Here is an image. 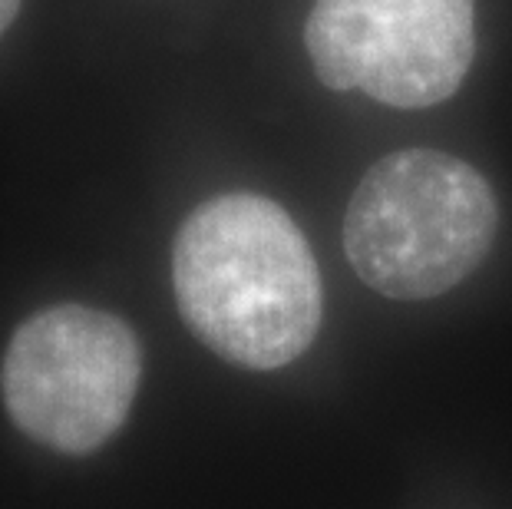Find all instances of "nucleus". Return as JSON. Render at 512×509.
<instances>
[{
	"mask_svg": "<svg viewBox=\"0 0 512 509\" xmlns=\"http://www.w3.org/2000/svg\"><path fill=\"white\" fill-rule=\"evenodd\" d=\"M496 196L470 162L440 149L377 159L344 215V252L377 295L423 301L446 295L489 255Z\"/></svg>",
	"mask_w": 512,
	"mask_h": 509,
	"instance_id": "2",
	"label": "nucleus"
},
{
	"mask_svg": "<svg viewBox=\"0 0 512 509\" xmlns=\"http://www.w3.org/2000/svg\"><path fill=\"white\" fill-rule=\"evenodd\" d=\"M304 47L328 90L427 110L473 67L476 0H314Z\"/></svg>",
	"mask_w": 512,
	"mask_h": 509,
	"instance_id": "4",
	"label": "nucleus"
},
{
	"mask_svg": "<svg viewBox=\"0 0 512 509\" xmlns=\"http://www.w3.org/2000/svg\"><path fill=\"white\" fill-rule=\"evenodd\" d=\"M172 288L205 348L248 371H275L311 348L324 291L308 238L255 192L202 202L172 245Z\"/></svg>",
	"mask_w": 512,
	"mask_h": 509,
	"instance_id": "1",
	"label": "nucleus"
},
{
	"mask_svg": "<svg viewBox=\"0 0 512 509\" xmlns=\"http://www.w3.org/2000/svg\"><path fill=\"white\" fill-rule=\"evenodd\" d=\"M143 381V348L110 311L53 305L10 338L0 391L10 420L43 447L83 457L126 424Z\"/></svg>",
	"mask_w": 512,
	"mask_h": 509,
	"instance_id": "3",
	"label": "nucleus"
},
{
	"mask_svg": "<svg viewBox=\"0 0 512 509\" xmlns=\"http://www.w3.org/2000/svg\"><path fill=\"white\" fill-rule=\"evenodd\" d=\"M17 10H20V0H0V34H4V30L14 24Z\"/></svg>",
	"mask_w": 512,
	"mask_h": 509,
	"instance_id": "5",
	"label": "nucleus"
}]
</instances>
